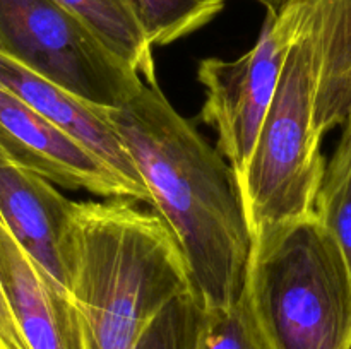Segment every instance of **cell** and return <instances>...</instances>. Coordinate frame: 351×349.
I'll use <instances>...</instances> for the list:
<instances>
[{
    "mask_svg": "<svg viewBox=\"0 0 351 349\" xmlns=\"http://www.w3.org/2000/svg\"><path fill=\"white\" fill-rule=\"evenodd\" d=\"M314 212L338 242L351 272V118L343 125L338 147L326 163Z\"/></svg>",
    "mask_w": 351,
    "mask_h": 349,
    "instance_id": "7c38bea8",
    "label": "cell"
},
{
    "mask_svg": "<svg viewBox=\"0 0 351 349\" xmlns=\"http://www.w3.org/2000/svg\"><path fill=\"white\" fill-rule=\"evenodd\" d=\"M153 47H167L211 23L225 0H127Z\"/></svg>",
    "mask_w": 351,
    "mask_h": 349,
    "instance_id": "4fadbf2b",
    "label": "cell"
},
{
    "mask_svg": "<svg viewBox=\"0 0 351 349\" xmlns=\"http://www.w3.org/2000/svg\"><path fill=\"white\" fill-rule=\"evenodd\" d=\"M0 86L91 151L134 188L139 202L149 204V192L103 106L89 105L0 50Z\"/></svg>",
    "mask_w": 351,
    "mask_h": 349,
    "instance_id": "9c48e42d",
    "label": "cell"
},
{
    "mask_svg": "<svg viewBox=\"0 0 351 349\" xmlns=\"http://www.w3.org/2000/svg\"><path fill=\"white\" fill-rule=\"evenodd\" d=\"M82 21L112 53L141 75L158 82L153 44L127 0H53Z\"/></svg>",
    "mask_w": 351,
    "mask_h": 349,
    "instance_id": "8fae6325",
    "label": "cell"
},
{
    "mask_svg": "<svg viewBox=\"0 0 351 349\" xmlns=\"http://www.w3.org/2000/svg\"><path fill=\"white\" fill-rule=\"evenodd\" d=\"M243 294L269 349H351L350 267L315 212L254 236Z\"/></svg>",
    "mask_w": 351,
    "mask_h": 349,
    "instance_id": "3957f363",
    "label": "cell"
},
{
    "mask_svg": "<svg viewBox=\"0 0 351 349\" xmlns=\"http://www.w3.org/2000/svg\"><path fill=\"white\" fill-rule=\"evenodd\" d=\"M293 38L245 170L237 177L250 235L314 214L324 174L317 127L319 72L304 0H285Z\"/></svg>",
    "mask_w": 351,
    "mask_h": 349,
    "instance_id": "277c9868",
    "label": "cell"
},
{
    "mask_svg": "<svg viewBox=\"0 0 351 349\" xmlns=\"http://www.w3.org/2000/svg\"><path fill=\"white\" fill-rule=\"evenodd\" d=\"M256 2L263 3V5L266 7L267 10H278L281 7V3L285 2V0H256Z\"/></svg>",
    "mask_w": 351,
    "mask_h": 349,
    "instance_id": "e0dca14e",
    "label": "cell"
},
{
    "mask_svg": "<svg viewBox=\"0 0 351 349\" xmlns=\"http://www.w3.org/2000/svg\"><path fill=\"white\" fill-rule=\"evenodd\" d=\"M105 115L184 255L195 296L206 310L232 307L243 293L252 246L235 171L158 82H143Z\"/></svg>",
    "mask_w": 351,
    "mask_h": 349,
    "instance_id": "6da1fadb",
    "label": "cell"
},
{
    "mask_svg": "<svg viewBox=\"0 0 351 349\" xmlns=\"http://www.w3.org/2000/svg\"><path fill=\"white\" fill-rule=\"evenodd\" d=\"M293 38V21L285 3L267 10L257 43L235 60L209 57L199 64L206 89L202 122L218 135V153L239 177L254 151Z\"/></svg>",
    "mask_w": 351,
    "mask_h": 349,
    "instance_id": "8992f818",
    "label": "cell"
},
{
    "mask_svg": "<svg viewBox=\"0 0 351 349\" xmlns=\"http://www.w3.org/2000/svg\"><path fill=\"white\" fill-rule=\"evenodd\" d=\"M0 50L103 108L120 106L144 82L79 17L53 0H0Z\"/></svg>",
    "mask_w": 351,
    "mask_h": 349,
    "instance_id": "5b68a950",
    "label": "cell"
},
{
    "mask_svg": "<svg viewBox=\"0 0 351 349\" xmlns=\"http://www.w3.org/2000/svg\"><path fill=\"white\" fill-rule=\"evenodd\" d=\"M0 147L16 163L67 190L139 202L119 174L81 142L0 86Z\"/></svg>",
    "mask_w": 351,
    "mask_h": 349,
    "instance_id": "52a82bcc",
    "label": "cell"
},
{
    "mask_svg": "<svg viewBox=\"0 0 351 349\" xmlns=\"http://www.w3.org/2000/svg\"><path fill=\"white\" fill-rule=\"evenodd\" d=\"M69 294L84 349H132L151 318L192 291L173 235L125 198L74 202Z\"/></svg>",
    "mask_w": 351,
    "mask_h": 349,
    "instance_id": "7a4b0ae2",
    "label": "cell"
},
{
    "mask_svg": "<svg viewBox=\"0 0 351 349\" xmlns=\"http://www.w3.org/2000/svg\"><path fill=\"white\" fill-rule=\"evenodd\" d=\"M0 349H29L21 334L0 284Z\"/></svg>",
    "mask_w": 351,
    "mask_h": 349,
    "instance_id": "2e32d148",
    "label": "cell"
},
{
    "mask_svg": "<svg viewBox=\"0 0 351 349\" xmlns=\"http://www.w3.org/2000/svg\"><path fill=\"white\" fill-rule=\"evenodd\" d=\"M206 308L194 291L165 305L141 332L132 349H194Z\"/></svg>",
    "mask_w": 351,
    "mask_h": 349,
    "instance_id": "5bb4252c",
    "label": "cell"
},
{
    "mask_svg": "<svg viewBox=\"0 0 351 349\" xmlns=\"http://www.w3.org/2000/svg\"><path fill=\"white\" fill-rule=\"evenodd\" d=\"M74 201L0 147V219L45 274L69 294ZM71 296V294H69Z\"/></svg>",
    "mask_w": 351,
    "mask_h": 349,
    "instance_id": "ba28073f",
    "label": "cell"
},
{
    "mask_svg": "<svg viewBox=\"0 0 351 349\" xmlns=\"http://www.w3.org/2000/svg\"><path fill=\"white\" fill-rule=\"evenodd\" d=\"M0 284L29 349H84L77 310L0 219Z\"/></svg>",
    "mask_w": 351,
    "mask_h": 349,
    "instance_id": "30bf717a",
    "label": "cell"
},
{
    "mask_svg": "<svg viewBox=\"0 0 351 349\" xmlns=\"http://www.w3.org/2000/svg\"><path fill=\"white\" fill-rule=\"evenodd\" d=\"M194 349H269V346L242 293L232 307L206 310Z\"/></svg>",
    "mask_w": 351,
    "mask_h": 349,
    "instance_id": "9a60e30c",
    "label": "cell"
}]
</instances>
